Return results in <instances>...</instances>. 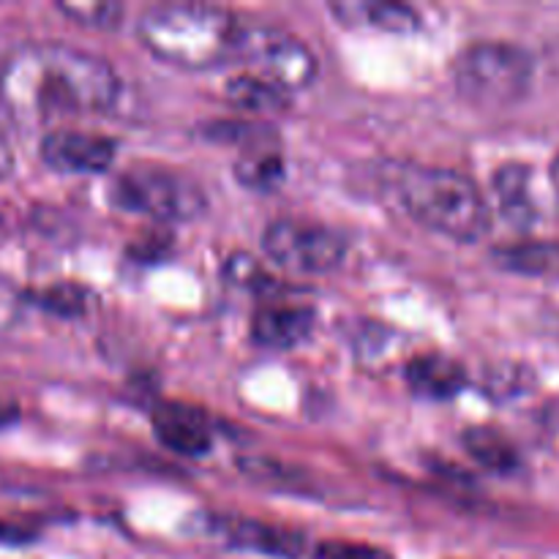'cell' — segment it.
<instances>
[{"instance_id":"cell-21","label":"cell","mask_w":559,"mask_h":559,"mask_svg":"<svg viewBox=\"0 0 559 559\" xmlns=\"http://www.w3.org/2000/svg\"><path fill=\"white\" fill-rule=\"evenodd\" d=\"M314 559H391L385 549L353 540H325L314 549Z\"/></svg>"},{"instance_id":"cell-1","label":"cell","mask_w":559,"mask_h":559,"mask_svg":"<svg viewBox=\"0 0 559 559\" xmlns=\"http://www.w3.org/2000/svg\"><path fill=\"white\" fill-rule=\"evenodd\" d=\"M118 98L120 80L112 66L71 44H27L0 71V104L25 129L104 115Z\"/></svg>"},{"instance_id":"cell-16","label":"cell","mask_w":559,"mask_h":559,"mask_svg":"<svg viewBox=\"0 0 559 559\" xmlns=\"http://www.w3.org/2000/svg\"><path fill=\"white\" fill-rule=\"evenodd\" d=\"M495 191L500 211L513 227L527 229L535 224V200H533V169L527 164H502L495 173Z\"/></svg>"},{"instance_id":"cell-10","label":"cell","mask_w":559,"mask_h":559,"mask_svg":"<svg viewBox=\"0 0 559 559\" xmlns=\"http://www.w3.org/2000/svg\"><path fill=\"white\" fill-rule=\"evenodd\" d=\"M158 442L186 459L205 456L213 448V431L205 413L183 402H162L151 413Z\"/></svg>"},{"instance_id":"cell-4","label":"cell","mask_w":559,"mask_h":559,"mask_svg":"<svg viewBox=\"0 0 559 559\" xmlns=\"http://www.w3.org/2000/svg\"><path fill=\"white\" fill-rule=\"evenodd\" d=\"M533 55L511 41H475L453 63V82L478 109H508L530 93Z\"/></svg>"},{"instance_id":"cell-12","label":"cell","mask_w":559,"mask_h":559,"mask_svg":"<svg viewBox=\"0 0 559 559\" xmlns=\"http://www.w3.org/2000/svg\"><path fill=\"white\" fill-rule=\"evenodd\" d=\"M314 322L309 306H262L251 317V342L265 349H293L311 336Z\"/></svg>"},{"instance_id":"cell-18","label":"cell","mask_w":559,"mask_h":559,"mask_svg":"<svg viewBox=\"0 0 559 559\" xmlns=\"http://www.w3.org/2000/svg\"><path fill=\"white\" fill-rule=\"evenodd\" d=\"M224 96H227L229 104L249 109V112H284L289 107V93L278 91V87L267 85L265 80H257L246 71L227 80Z\"/></svg>"},{"instance_id":"cell-8","label":"cell","mask_w":559,"mask_h":559,"mask_svg":"<svg viewBox=\"0 0 559 559\" xmlns=\"http://www.w3.org/2000/svg\"><path fill=\"white\" fill-rule=\"evenodd\" d=\"M41 158L63 175H102L118 156V142L107 134L80 129H52L41 136Z\"/></svg>"},{"instance_id":"cell-26","label":"cell","mask_w":559,"mask_h":559,"mask_svg":"<svg viewBox=\"0 0 559 559\" xmlns=\"http://www.w3.org/2000/svg\"><path fill=\"white\" fill-rule=\"evenodd\" d=\"M551 186H555V191L559 197V153H557L555 162H551Z\"/></svg>"},{"instance_id":"cell-14","label":"cell","mask_w":559,"mask_h":559,"mask_svg":"<svg viewBox=\"0 0 559 559\" xmlns=\"http://www.w3.org/2000/svg\"><path fill=\"white\" fill-rule=\"evenodd\" d=\"M233 173L238 183L251 191L276 189L284 180V158L276 147V134L267 129L246 145H240V156L235 158Z\"/></svg>"},{"instance_id":"cell-25","label":"cell","mask_w":559,"mask_h":559,"mask_svg":"<svg viewBox=\"0 0 559 559\" xmlns=\"http://www.w3.org/2000/svg\"><path fill=\"white\" fill-rule=\"evenodd\" d=\"M20 420V404L9 396H0V429H9Z\"/></svg>"},{"instance_id":"cell-17","label":"cell","mask_w":559,"mask_h":559,"mask_svg":"<svg viewBox=\"0 0 559 559\" xmlns=\"http://www.w3.org/2000/svg\"><path fill=\"white\" fill-rule=\"evenodd\" d=\"M462 445L480 467L491 469V473H513L519 467V451L502 431L491 429V426H473L462 435Z\"/></svg>"},{"instance_id":"cell-15","label":"cell","mask_w":559,"mask_h":559,"mask_svg":"<svg viewBox=\"0 0 559 559\" xmlns=\"http://www.w3.org/2000/svg\"><path fill=\"white\" fill-rule=\"evenodd\" d=\"M491 260L508 273L559 282V240H516L491 249Z\"/></svg>"},{"instance_id":"cell-19","label":"cell","mask_w":559,"mask_h":559,"mask_svg":"<svg viewBox=\"0 0 559 559\" xmlns=\"http://www.w3.org/2000/svg\"><path fill=\"white\" fill-rule=\"evenodd\" d=\"M58 11L76 25L93 27V31H112L123 20V5L109 3V0H69V3H58Z\"/></svg>"},{"instance_id":"cell-5","label":"cell","mask_w":559,"mask_h":559,"mask_svg":"<svg viewBox=\"0 0 559 559\" xmlns=\"http://www.w3.org/2000/svg\"><path fill=\"white\" fill-rule=\"evenodd\" d=\"M109 200L126 213L153 222H197L207 211V194L191 175L158 164H134L109 186Z\"/></svg>"},{"instance_id":"cell-24","label":"cell","mask_w":559,"mask_h":559,"mask_svg":"<svg viewBox=\"0 0 559 559\" xmlns=\"http://www.w3.org/2000/svg\"><path fill=\"white\" fill-rule=\"evenodd\" d=\"M14 167H16L14 151H11L9 140L0 134V180H9L11 175H14Z\"/></svg>"},{"instance_id":"cell-6","label":"cell","mask_w":559,"mask_h":559,"mask_svg":"<svg viewBox=\"0 0 559 559\" xmlns=\"http://www.w3.org/2000/svg\"><path fill=\"white\" fill-rule=\"evenodd\" d=\"M233 60L243 66L246 74L284 93L306 91L320 76V63L309 44L273 25H240Z\"/></svg>"},{"instance_id":"cell-7","label":"cell","mask_w":559,"mask_h":559,"mask_svg":"<svg viewBox=\"0 0 559 559\" xmlns=\"http://www.w3.org/2000/svg\"><path fill=\"white\" fill-rule=\"evenodd\" d=\"M262 251L271 262L289 273L322 276L342 267L347 240L331 227L300 218H276L262 233Z\"/></svg>"},{"instance_id":"cell-2","label":"cell","mask_w":559,"mask_h":559,"mask_svg":"<svg viewBox=\"0 0 559 559\" xmlns=\"http://www.w3.org/2000/svg\"><path fill=\"white\" fill-rule=\"evenodd\" d=\"M240 22L224 5L164 3L136 22L142 47L162 63L186 71H205L233 60Z\"/></svg>"},{"instance_id":"cell-11","label":"cell","mask_w":559,"mask_h":559,"mask_svg":"<svg viewBox=\"0 0 559 559\" xmlns=\"http://www.w3.org/2000/svg\"><path fill=\"white\" fill-rule=\"evenodd\" d=\"M328 11L344 27H366L380 33H415L420 27L418 11L396 0H338L328 5Z\"/></svg>"},{"instance_id":"cell-9","label":"cell","mask_w":559,"mask_h":559,"mask_svg":"<svg viewBox=\"0 0 559 559\" xmlns=\"http://www.w3.org/2000/svg\"><path fill=\"white\" fill-rule=\"evenodd\" d=\"M211 533L222 538L224 544L240 551H254L265 557L298 559L306 549L304 533L289 527H276V524L257 522V519L243 516H222L211 522Z\"/></svg>"},{"instance_id":"cell-20","label":"cell","mask_w":559,"mask_h":559,"mask_svg":"<svg viewBox=\"0 0 559 559\" xmlns=\"http://www.w3.org/2000/svg\"><path fill=\"white\" fill-rule=\"evenodd\" d=\"M36 304L41 306L44 311H49V314L71 320V317L85 314L87 293L74 282H58L49 284L47 289H41V293L36 295Z\"/></svg>"},{"instance_id":"cell-22","label":"cell","mask_w":559,"mask_h":559,"mask_svg":"<svg viewBox=\"0 0 559 559\" xmlns=\"http://www.w3.org/2000/svg\"><path fill=\"white\" fill-rule=\"evenodd\" d=\"M224 273H227V278L233 284H238V287H249V289H257L260 287V282H267L265 271H262L260 262L254 260V257L249 254H233L227 260V265H224Z\"/></svg>"},{"instance_id":"cell-3","label":"cell","mask_w":559,"mask_h":559,"mask_svg":"<svg viewBox=\"0 0 559 559\" xmlns=\"http://www.w3.org/2000/svg\"><path fill=\"white\" fill-rule=\"evenodd\" d=\"M396 197L420 227L456 243H475L491 229L484 191L459 169L409 164L399 173Z\"/></svg>"},{"instance_id":"cell-23","label":"cell","mask_w":559,"mask_h":559,"mask_svg":"<svg viewBox=\"0 0 559 559\" xmlns=\"http://www.w3.org/2000/svg\"><path fill=\"white\" fill-rule=\"evenodd\" d=\"M36 540V533L27 527H20V524L0 522V546H25Z\"/></svg>"},{"instance_id":"cell-13","label":"cell","mask_w":559,"mask_h":559,"mask_svg":"<svg viewBox=\"0 0 559 559\" xmlns=\"http://www.w3.org/2000/svg\"><path fill=\"white\" fill-rule=\"evenodd\" d=\"M404 380L418 396L445 402V399L459 396L464 391L467 369L442 353H424L409 360L407 369H404Z\"/></svg>"}]
</instances>
